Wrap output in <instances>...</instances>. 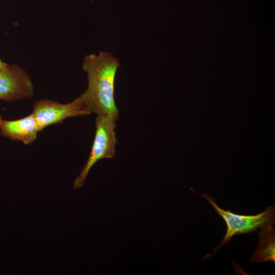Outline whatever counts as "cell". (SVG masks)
<instances>
[{
  "mask_svg": "<svg viewBox=\"0 0 275 275\" xmlns=\"http://www.w3.org/2000/svg\"><path fill=\"white\" fill-rule=\"evenodd\" d=\"M119 60L112 53L100 51L85 57L82 69L87 74L88 87L80 95L91 113L119 115L115 100V80Z\"/></svg>",
  "mask_w": 275,
  "mask_h": 275,
  "instance_id": "1",
  "label": "cell"
},
{
  "mask_svg": "<svg viewBox=\"0 0 275 275\" xmlns=\"http://www.w3.org/2000/svg\"><path fill=\"white\" fill-rule=\"evenodd\" d=\"M119 115H97L95 120V133L91 150L87 161L73 182V189L81 188L94 165L102 159L113 158L116 154L117 140L115 132Z\"/></svg>",
  "mask_w": 275,
  "mask_h": 275,
  "instance_id": "2",
  "label": "cell"
},
{
  "mask_svg": "<svg viewBox=\"0 0 275 275\" xmlns=\"http://www.w3.org/2000/svg\"><path fill=\"white\" fill-rule=\"evenodd\" d=\"M194 192L205 199L212 205L216 212L225 221L227 225V231L225 236L220 243L214 248L211 254L206 255L205 259L213 256L222 246L226 244L235 235L249 234L254 232L265 223L275 219V208L274 206H268L263 211L256 215H241L232 213L229 210L221 208L215 199L209 194H200L190 188Z\"/></svg>",
  "mask_w": 275,
  "mask_h": 275,
  "instance_id": "3",
  "label": "cell"
},
{
  "mask_svg": "<svg viewBox=\"0 0 275 275\" xmlns=\"http://www.w3.org/2000/svg\"><path fill=\"white\" fill-rule=\"evenodd\" d=\"M32 113L39 131L50 125L62 123L67 118L91 114L81 95L68 103L48 99L37 100L34 104Z\"/></svg>",
  "mask_w": 275,
  "mask_h": 275,
  "instance_id": "4",
  "label": "cell"
},
{
  "mask_svg": "<svg viewBox=\"0 0 275 275\" xmlns=\"http://www.w3.org/2000/svg\"><path fill=\"white\" fill-rule=\"evenodd\" d=\"M34 90L28 73L19 65L7 64L0 68V100L14 102L31 98Z\"/></svg>",
  "mask_w": 275,
  "mask_h": 275,
  "instance_id": "5",
  "label": "cell"
},
{
  "mask_svg": "<svg viewBox=\"0 0 275 275\" xmlns=\"http://www.w3.org/2000/svg\"><path fill=\"white\" fill-rule=\"evenodd\" d=\"M39 132L33 113L14 120L4 119L0 116V135L12 141H20L29 145L37 139Z\"/></svg>",
  "mask_w": 275,
  "mask_h": 275,
  "instance_id": "6",
  "label": "cell"
},
{
  "mask_svg": "<svg viewBox=\"0 0 275 275\" xmlns=\"http://www.w3.org/2000/svg\"><path fill=\"white\" fill-rule=\"evenodd\" d=\"M275 219L271 220L259 228V243L250 259V263L258 264L275 262Z\"/></svg>",
  "mask_w": 275,
  "mask_h": 275,
  "instance_id": "7",
  "label": "cell"
},
{
  "mask_svg": "<svg viewBox=\"0 0 275 275\" xmlns=\"http://www.w3.org/2000/svg\"><path fill=\"white\" fill-rule=\"evenodd\" d=\"M7 65V64L4 62H3L2 61V60L1 59V58H0V68H3L4 67L6 66Z\"/></svg>",
  "mask_w": 275,
  "mask_h": 275,
  "instance_id": "8",
  "label": "cell"
}]
</instances>
